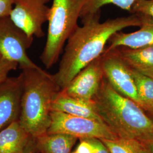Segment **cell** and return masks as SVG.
Masks as SVG:
<instances>
[{
    "mask_svg": "<svg viewBox=\"0 0 153 153\" xmlns=\"http://www.w3.org/2000/svg\"><path fill=\"white\" fill-rule=\"evenodd\" d=\"M100 11L81 19L66 43L57 72L53 74L57 85L62 90L76 74L104 53L109 39L116 33L130 27H140L138 14L108 19L100 22Z\"/></svg>",
    "mask_w": 153,
    "mask_h": 153,
    "instance_id": "cell-1",
    "label": "cell"
},
{
    "mask_svg": "<svg viewBox=\"0 0 153 153\" xmlns=\"http://www.w3.org/2000/svg\"><path fill=\"white\" fill-rule=\"evenodd\" d=\"M94 102L104 123L118 137L142 143L153 140V120L131 99L117 92L104 77Z\"/></svg>",
    "mask_w": 153,
    "mask_h": 153,
    "instance_id": "cell-2",
    "label": "cell"
},
{
    "mask_svg": "<svg viewBox=\"0 0 153 153\" xmlns=\"http://www.w3.org/2000/svg\"><path fill=\"white\" fill-rule=\"evenodd\" d=\"M23 93L19 121L33 137L47 133L52 104L61 90L53 74L40 67L23 69Z\"/></svg>",
    "mask_w": 153,
    "mask_h": 153,
    "instance_id": "cell-3",
    "label": "cell"
},
{
    "mask_svg": "<svg viewBox=\"0 0 153 153\" xmlns=\"http://www.w3.org/2000/svg\"><path fill=\"white\" fill-rule=\"evenodd\" d=\"M85 0H52L47 36L40 59L47 69L59 60L68 39L78 25Z\"/></svg>",
    "mask_w": 153,
    "mask_h": 153,
    "instance_id": "cell-4",
    "label": "cell"
},
{
    "mask_svg": "<svg viewBox=\"0 0 153 153\" xmlns=\"http://www.w3.org/2000/svg\"><path fill=\"white\" fill-rule=\"evenodd\" d=\"M47 133H62L86 139L114 140L117 136L104 123L52 111Z\"/></svg>",
    "mask_w": 153,
    "mask_h": 153,
    "instance_id": "cell-5",
    "label": "cell"
},
{
    "mask_svg": "<svg viewBox=\"0 0 153 153\" xmlns=\"http://www.w3.org/2000/svg\"><path fill=\"white\" fill-rule=\"evenodd\" d=\"M33 40L16 26L10 16L0 18V51L8 59L16 62L21 69L38 67L27 53Z\"/></svg>",
    "mask_w": 153,
    "mask_h": 153,
    "instance_id": "cell-6",
    "label": "cell"
},
{
    "mask_svg": "<svg viewBox=\"0 0 153 153\" xmlns=\"http://www.w3.org/2000/svg\"><path fill=\"white\" fill-rule=\"evenodd\" d=\"M50 1L15 0L10 18L30 38H43V26L49 18Z\"/></svg>",
    "mask_w": 153,
    "mask_h": 153,
    "instance_id": "cell-7",
    "label": "cell"
},
{
    "mask_svg": "<svg viewBox=\"0 0 153 153\" xmlns=\"http://www.w3.org/2000/svg\"><path fill=\"white\" fill-rule=\"evenodd\" d=\"M104 77L115 90L141 107L131 70L121 58L117 48L105 50L101 56Z\"/></svg>",
    "mask_w": 153,
    "mask_h": 153,
    "instance_id": "cell-8",
    "label": "cell"
},
{
    "mask_svg": "<svg viewBox=\"0 0 153 153\" xmlns=\"http://www.w3.org/2000/svg\"><path fill=\"white\" fill-rule=\"evenodd\" d=\"M101 56L82 69L61 91L73 98L93 101L104 77Z\"/></svg>",
    "mask_w": 153,
    "mask_h": 153,
    "instance_id": "cell-9",
    "label": "cell"
},
{
    "mask_svg": "<svg viewBox=\"0 0 153 153\" xmlns=\"http://www.w3.org/2000/svg\"><path fill=\"white\" fill-rule=\"evenodd\" d=\"M23 76L7 77L0 83V131L19 120Z\"/></svg>",
    "mask_w": 153,
    "mask_h": 153,
    "instance_id": "cell-10",
    "label": "cell"
},
{
    "mask_svg": "<svg viewBox=\"0 0 153 153\" xmlns=\"http://www.w3.org/2000/svg\"><path fill=\"white\" fill-rule=\"evenodd\" d=\"M138 14L141 21L139 30L132 33H116L109 39V45L105 50L119 47L137 48L153 45V18L142 14Z\"/></svg>",
    "mask_w": 153,
    "mask_h": 153,
    "instance_id": "cell-11",
    "label": "cell"
},
{
    "mask_svg": "<svg viewBox=\"0 0 153 153\" xmlns=\"http://www.w3.org/2000/svg\"><path fill=\"white\" fill-rule=\"evenodd\" d=\"M52 111L104 123L97 112L94 100L88 102L73 98L61 90L52 103Z\"/></svg>",
    "mask_w": 153,
    "mask_h": 153,
    "instance_id": "cell-12",
    "label": "cell"
},
{
    "mask_svg": "<svg viewBox=\"0 0 153 153\" xmlns=\"http://www.w3.org/2000/svg\"><path fill=\"white\" fill-rule=\"evenodd\" d=\"M116 48L129 68L153 78V45L137 48L127 47Z\"/></svg>",
    "mask_w": 153,
    "mask_h": 153,
    "instance_id": "cell-13",
    "label": "cell"
},
{
    "mask_svg": "<svg viewBox=\"0 0 153 153\" xmlns=\"http://www.w3.org/2000/svg\"><path fill=\"white\" fill-rule=\"evenodd\" d=\"M32 137L19 120L16 121L0 131V153H21Z\"/></svg>",
    "mask_w": 153,
    "mask_h": 153,
    "instance_id": "cell-14",
    "label": "cell"
},
{
    "mask_svg": "<svg viewBox=\"0 0 153 153\" xmlns=\"http://www.w3.org/2000/svg\"><path fill=\"white\" fill-rule=\"evenodd\" d=\"M77 138L62 133H45L35 139L41 153H71Z\"/></svg>",
    "mask_w": 153,
    "mask_h": 153,
    "instance_id": "cell-15",
    "label": "cell"
},
{
    "mask_svg": "<svg viewBox=\"0 0 153 153\" xmlns=\"http://www.w3.org/2000/svg\"><path fill=\"white\" fill-rule=\"evenodd\" d=\"M131 70L136 83L141 107L149 114H153V78Z\"/></svg>",
    "mask_w": 153,
    "mask_h": 153,
    "instance_id": "cell-16",
    "label": "cell"
},
{
    "mask_svg": "<svg viewBox=\"0 0 153 153\" xmlns=\"http://www.w3.org/2000/svg\"><path fill=\"white\" fill-rule=\"evenodd\" d=\"M110 153H151L141 142L117 137L114 140L101 139Z\"/></svg>",
    "mask_w": 153,
    "mask_h": 153,
    "instance_id": "cell-17",
    "label": "cell"
},
{
    "mask_svg": "<svg viewBox=\"0 0 153 153\" xmlns=\"http://www.w3.org/2000/svg\"><path fill=\"white\" fill-rule=\"evenodd\" d=\"M137 0H85L80 18L86 17L101 11V8L106 5L112 4L123 10L131 12L132 6Z\"/></svg>",
    "mask_w": 153,
    "mask_h": 153,
    "instance_id": "cell-18",
    "label": "cell"
},
{
    "mask_svg": "<svg viewBox=\"0 0 153 153\" xmlns=\"http://www.w3.org/2000/svg\"><path fill=\"white\" fill-rule=\"evenodd\" d=\"M131 13L146 15L153 18V0H137L133 4Z\"/></svg>",
    "mask_w": 153,
    "mask_h": 153,
    "instance_id": "cell-19",
    "label": "cell"
},
{
    "mask_svg": "<svg viewBox=\"0 0 153 153\" xmlns=\"http://www.w3.org/2000/svg\"><path fill=\"white\" fill-rule=\"evenodd\" d=\"M18 64L13 61L8 59L0 51V79H4L7 77L10 71L16 70Z\"/></svg>",
    "mask_w": 153,
    "mask_h": 153,
    "instance_id": "cell-20",
    "label": "cell"
},
{
    "mask_svg": "<svg viewBox=\"0 0 153 153\" xmlns=\"http://www.w3.org/2000/svg\"><path fill=\"white\" fill-rule=\"evenodd\" d=\"M15 0H0V18L10 16Z\"/></svg>",
    "mask_w": 153,
    "mask_h": 153,
    "instance_id": "cell-21",
    "label": "cell"
},
{
    "mask_svg": "<svg viewBox=\"0 0 153 153\" xmlns=\"http://www.w3.org/2000/svg\"><path fill=\"white\" fill-rule=\"evenodd\" d=\"M93 146V153H110L109 150L100 139L96 138H86Z\"/></svg>",
    "mask_w": 153,
    "mask_h": 153,
    "instance_id": "cell-22",
    "label": "cell"
},
{
    "mask_svg": "<svg viewBox=\"0 0 153 153\" xmlns=\"http://www.w3.org/2000/svg\"><path fill=\"white\" fill-rule=\"evenodd\" d=\"M82 140L76 150V152L78 153H93V146L91 143L86 139Z\"/></svg>",
    "mask_w": 153,
    "mask_h": 153,
    "instance_id": "cell-23",
    "label": "cell"
},
{
    "mask_svg": "<svg viewBox=\"0 0 153 153\" xmlns=\"http://www.w3.org/2000/svg\"><path fill=\"white\" fill-rule=\"evenodd\" d=\"M38 152L35 138L32 137L27 146L21 153H36Z\"/></svg>",
    "mask_w": 153,
    "mask_h": 153,
    "instance_id": "cell-24",
    "label": "cell"
},
{
    "mask_svg": "<svg viewBox=\"0 0 153 153\" xmlns=\"http://www.w3.org/2000/svg\"><path fill=\"white\" fill-rule=\"evenodd\" d=\"M143 144L148 148L150 153H153V140L148 141L146 143H143Z\"/></svg>",
    "mask_w": 153,
    "mask_h": 153,
    "instance_id": "cell-25",
    "label": "cell"
},
{
    "mask_svg": "<svg viewBox=\"0 0 153 153\" xmlns=\"http://www.w3.org/2000/svg\"><path fill=\"white\" fill-rule=\"evenodd\" d=\"M150 116H152V119L153 120V114H150Z\"/></svg>",
    "mask_w": 153,
    "mask_h": 153,
    "instance_id": "cell-26",
    "label": "cell"
},
{
    "mask_svg": "<svg viewBox=\"0 0 153 153\" xmlns=\"http://www.w3.org/2000/svg\"><path fill=\"white\" fill-rule=\"evenodd\" d=\"M6 78H7V77H6ZM4 79H0V83H1V82H2V81H4Z\"/></svg>",
    "mask_w": 153,
    "mask_h": 153,
    "instance_id": "cell-27",
    "label": "cell"
},
{
    "mask_svg": "<svg viewBox=\"0 0 153 153\" xmlns=\"http://www.w3.org/2000/svg\"><path fill=\"white\" fill-rule=\"evenodd\" d=\"M77 153V152H76V151H75V152H73V153Z\"/></svg>",
    "mask_w": 153,
    "mask_h": 153,
    "instance_id": "cell-28",
    "label": "cell"
}]
</instances>
